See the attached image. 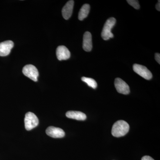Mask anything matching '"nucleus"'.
Masks as SVG:
<instances>
[{
	"label": "nucleus",
	"mask_w": 160,
	"mask_h": 160,
	"mask_svg": "<svg viewBox=\"0 0 160 160\" xmlns=\"http://www.w3.org/2000/svg\"><path fill=\"white\" fill-rule=\"evenodd\" d=\"M24 122L25 128L28 131L35 128L39 124L38 118L37 116L30 112L26 113Z\"/></svg>",
	"instance_id": "obj_3"
},
{
	"label": "nucleus",
	"mask_w": 160,
	"mask_h": 160,
	"mask_svg": "<svg viewBox=\"0 0 160 160\" xmlns=\"http://www.w3.org/2000/svg\"><path fill=\"white\" fill-rule=\"evenodd\" d=\"M90 6L89 4H85L80 9L78 14V19L80 21H83L87 17L90 10Z\"/></svg>",
	"instance_id": "obj_13"
},
{
	"label": "nucleus",
	"mask_w": 160,
	"mask_h": 160,
	"mask_svg": "<svg viewBox=\"0 0 160 160\" xmlns=\"http://www.w3.org/2000/svg\"><path fill=\"white\" fill-rule=\"evenodd\" d=\"M14 46V43L12 41H6L0 43V56L8 55Z\"/></svg>",
	"instance_id": "obj_7"
},
{
	"label": "nucleus",
	"mask_w": 160,
	"mask_h": 160,
	"mask_svg": "<svg viewBox=\"0 0 160 160\" xmlns=\"http://www.w3.org/2000/svg\"><path fill=\"white\" fill-rule=\"evenodd\" d=\"M92 48L91 33L89 32H86L83 36V49L86 52H90Z\"/></svg>",
	"instance_id": "obj_11"
},
{
	"label": "nucleus",
	"mask_w": 160,
	"mask_h": 160,
	"mask_svg": "<svg viewBox=\"0 0 160 160\" xmlns=\"http://www.w3.org/2000/svg\"><path fill=\"white\" fill-rule=\"evenodd\" d=\"M155 59L156 61L159 64H160V54L159 53H156L155 54Z\"/></svg>",
	"instance_id": "obj_16"
},
{
	"label": "nucleus",
	"mask_w": 160,
	"mask_h": 160,
	"mask_svg": "<svg viewBox=\"0 0 160 160\" xmlns=\"http://www.w3.org/2000/svg\"><path fill=\"white\" fill-rule=\"evenodd\" d=\"M66 116L69 118L73 119L78 121H84L86 119V116L82 112L69 111L66 113Z\"/></svg>",
	"instance_id": "obj_12"
},
{
	"label": "nucleus",
	"mask_w": 160,
	"mask_h": 160,
	"mask_svg": "<svg viewBox=\"0 0 160 160\" xmlns=\"http://www.w3.org/2000/svg\"><path fill=\"white\" fill-rule=\"evenodd\" d=\"M160 1H158V2L157 4L156 5V8L157 10H158V11H160Z\"/></svg>",
	"instance_id": "obj_18"
},
{
	"label": "nucleus",
	"mask_w": 160,
	"mask_h": 160,
	"mask_svg": "<svg viewBox=\"0 0 160 160\" xmlns=\"http://www.w3.org/2000/svg\"><path fill=\"white\" fill-rule=\"evenodd\" d=\"M22 72L27 77L34 82H37L39 72L35 66L32 65H27L23 68Z\"/></svg>",
	"instance_id": "obj_4"
},
{
	"label": "nucleus",
	"mask_w": 160,
	"mask_h": 160,
	"mask_svg": "<svg viewBox=\"0 0 160 160\" xmlns=\"http://www.w3.org/2000/svg\"><path fill=\"white\" fill-rule=\"evenodd\" d=\"M82 80L83 82H86L89 87H91L93 89H96L97 87V83L96 82L91 78L83 77L82 78Z\"/></svg>",
	"instance_id": "obj_14"
},
{
	"label": "nucleus",
	"mask_w": 160,
	"mask_h": 160,
	"mask_svg": "<svg viewBox=\"0 0 160 160\" xmlns=\"http://www.w3.org/2000/svg\"><path fill=\"white\" fill-rule=\"evenodd\" d=\"M154 160L151 158V157L149 156H145L142 158V160Z\"/></svg>",
	"instance_id": "obj_17"
},
{
	"label": "nucleus",
	"mask_w": 160,
	"mask_h": 160,
	"mask_svg": "<svg viewBox=\"0 0 160 160\" xmlns=\"http://www.w3.org/2000/svg\"><path fill=\"white\" fill-rule=\"evenodd\" d=\"M57 57L59 61L68 59L70 57V52L65 46H58L56 50Z\"/></svg>",
	"instance_id": "obj_9"
},
{
	"label": "nucleus",
	"mask_w": 160,
	"mask_h": 160,
	"mask_svg": "<svg viewBox=\"0 0 160 160\" xmlns=\"http://www.w3.org/2000/svg\"><path fill=\"white\" fill-rule=\"evenodd\" d=\"M129 129L128 123L123 120H119L113 124L112 129V134L115 137H121L127 134Z\"/></svg>",
	"instance_id": "obj_1"
},
{
	"label": "nucleus",
	"mask_w": 160,
	"mask_h": 160,
	"mask_svg": "<svg viewBox=\"0 0 160 160\" xmlns=\"http://www.w3.org/2000/svg\"><path fill=\"white\" fill-rule=\"evenodd\" d=\"M74 6V1L72 0L68 1L62 9V14L66 20L69 19L71 17Z\"/></svg>",
	"instance_id": "obj_10"
},
{
	"label": "nucleus",
	"mask_w": 160,
	"mask_h": 160,
	"mask_svg": "<svg viewBox=\"0 0 160 160\" xmlns=\"http://www.w3.org/2000/svg\"><path fill=\"white\" fill-rule=\"evenodd\" d=\"M116 20L114 18H110L106 21L102 31V37L104 40H108L113 38V34L111 32V29L115 25Z\"/></svg>",
	"instance_id": "obj_2"
},
{
	"label": "nucleus",
	"mask_w": 160,
	"mask_h": 160,
	"mask_svg": "<svg viewBox=\"0 0 160 160\" xmlns=\"http://www.w3.org/2000/svg\"><path fill=\"white\" fill-rule=\"evenodd\" d=\"M46 134L53 138H62L65 135L62 129L54 126H49L46 130Z\"/></svg>",
	"instance_id": "obj_8"
},
{
	"label": "nucleus",
	"mask_w": 160,
	"mask_h": 160,
	"mask_svg": "<svg viewBox=\"0 0 160 160\" xmlns=\"http://www.w3.org/2000/svg\"><path fill=\"white\" fill-rule=\"evenodd\" d=\"M115 87L119 93L123 94H128L130 92V89L128 84L120 78L115 80Z\"/></svg>",
	"instance_id": "obj_6"
},
{
	"label": "nucleus",
	"mask_w": 160,
	"mask_h": 160,
	"mask_svg": "<svg viewBox=\"0 0 160 160\" xmlns=\"http://www.w3.org/2000/svg\"><path fill=\"white\" fill-rule=\"evenodd\" d=\"M133 71L145 79L149 80L152 78V74L151 72L147 69L146 66L138 65V64H134L133 66Z\"/></svg>",
	"instance_id": "obj_5"
},
{
	"label": "nucleus",
	"mask_w": 160,
	"mask_h": 160,
	"mask_svg": "<svg viewBox=\"0 0 160 160\" xmlns=\"http://www.w3.org/2000/svg\"><path fill=\"white\" fill-rule=\"evenodd\" d=\"M127 2L129 3L130 6L133 7L135 9H138L140 8V5L138 1L137 0H127Z\"/></svg>",
	"instance_id": "obj_15"
}]
</instances>
